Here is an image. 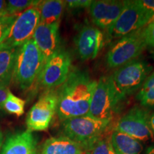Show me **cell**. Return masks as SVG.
Here are the masks:
<instances>
[{"label":"cell","instance_id":"obj_4","mask_svg":"<svg viewBox=\"0 0 154 154\" xmlns=\"http://www.w3.org/2000/svg\"><path fill=\"white\" fill-rule=\"evenodd\" d=\"M146 49L142 28L116 41L106 54V65L110 69H118L138 59Z\"/></svg>","mask_w":154,"mask_h":154},{"label":"cell","instance_id":"obj_19","mask_svg":"<svg viewBox=\"0 0 154 154\" xmlns=\"http://www.w3.org/2000/svg\"><path fill=\"white\" fill-rule=\"evenodd\" d=\"M65 6V2L61 0L41 1L37 7L39 11L40 23L52 24L60 22Z\"/></svg>","mask_w":154,"mask_h":154},{"label":"cell","instance_id":"obj_31","mask_svg":"<svg viewBox=\"0 0 154 154\" xmlns=\"http://www.w3.org/2000/svg\"><path fill=\"white\" fill-rule=\"evenodd\" d=\"M146 154H154V146L148 148L146 151Z\"/></svg>","mask_w":154,"mask_h":154},{"label":"cell","instance_id":"obj_25","mask_svg":"<svg viewBox=\"0 0 154 154\" xmlns=\"http://www.w3.org/2000/svg\"><path fill=\"white\" fill-rule=\"evenodd\" d=\"M143 36L146 48L154 49V17L143 28Z\"/></svg>","mask_w":154,"mask_h":154},{"label":"cell","instance_id":"obj_28","mask_svg":"<svg viewBox=\"0 0 154 154\" xmlns=\"http://www.w3.org/2000/svg\"><path fill=\"white\" fill-rule=\"evenodd\" d=\"M10 91L9 87L7 86H0V111L3 109V105L5 103L8 93Z\"/></svg>","mask_w":154,"mask_h":154},{"label":"cell","instance_id":"obj_22","mask_svg":"<svg viewBox=\"0 0 154 154\" xmlns=\"http://www.w3.org/2000/svg\"><path fill=\"white\" fill-rule=\"evenodd\" d=\"M40 2L35 0H9L6 4V14L18 15L26 9L38 7Z\"/></svg>","mask_w":154,"mask_h":154},{"label":"cell","instance_id":"obj_14","mask_svg":"<svg viewBox=\"0 0 154 154\" xmlns=\"http://www.w3.org/2000/svg\"><path fill=\"white\" fill-rule=\"evenodd\" d=\"M59 24L39 23L32 36L36 47L43 55L44 60H47L60 48L59 45Z\"/></svg>","mask_w":154,"mask_h":154},{"label":"cell","instance_id":"obj_30","mask_svg":"<svg viewBox=\"0 0 154 154\" xmlns=\"http://www.w3.org/2000/svg\"><path fill=\"white\" fill-rule=\"evenodd\" d=\"M150 125H151V130L154 134V113H151L150 116Z\"/></svg>","mask_w":154,"mask_h":154},{"label":"cell","instance_id":"obj_16","mask_svg":"<svg viewBox=\"0 0 154 154\" xmlns=\"http://www.w3.org/2000/svg\"><path fill=\"white\" fill-rule=\"evenodd\" d=\"M41 154H84V152L79 144L63 135L46 140Z\"/></svg>","mask_w":154,"mask_h":154},{"label":"cell","instance_id":"obj_23","mask_svg":"<svg viewBox=\"0 0 154 154\" xmlns=\"http://www.w3.org/2000/svg\"><path fill=\"white\" fill-rule=\"evenodd\" d=\"M25 103L26 102L24 100L17 97L9 91L4 103L3 109L10 114L21 116L24 113Z\"/></svg>","mask_w":154,"mask_h":154},{"label":"cell","instance_id":"obj_6","mask_svg":"<svg viewBox=\"0 0 154 154\" xmlns=\"http://www.w3.org/2000/svg\"><path fill=\"white\" fill-rule=\"evenodd\" d=\"M110 123L111 121L100 120L86 115L63 121L61 130L63 136L82 146L102 136Z\"/></svg>","mask_w":154,"mask_h":154},{"label":"cell","instance_id":"obj_18","mask_svg":"<svg viewBox=\"0 0 154 154\" xmlns=\"http://www.w3.org/2000/svg\"><path fill=\"white\" fill-rule=\"evenodd\" d=\"M110 140L116 154H141L143 146L139 140L113 130Z\"/></svg>","mask_w":154,"mask_h":154},{"label":"cell","instance_id":"obj_11","mask_svg":"<svg viewBox=\"0 0 154 154\" xmlns=\"http://www.w3.org/2000/svg\"><path fill=\"white\" fill-rule=\"evenodd\" d=\"M39 23L40 14L37 7L26 9L18 14L8 35L2 44L14 48L19 47L32 38Z\"/></svg>","mask_w":154,"mask_h":154},{"label":"cell","instance_id":"obj_1","mask_svg":"<svg viewBox=\"0 0 154 154\" xmlns=\"http://www.w3.org/2000/svg\"><path fill=\"white\" fill-rule=\"evenodd\" d=\"M97 81L87 71L74 68L57 90V115L61 121L88 115Z\"/></svg>","mask_w":154,"mask_h":154},{"label":"cell","instance_id":"obj_7","mask_svg":"<svg viewBox=\"0 0 154 154\" xmlns=\"http://www.w3.org/2000/svg\"><path fill=\"white\" fill-rule=\"evenodd\" d=\"M150 116L149 109L135 106L117 121L114 130L140 142L153 140L154 134L150 125Z\"/></svg>","mask_w":154,"mask_h":154},{"label":"cell","instance_id":"obj_24","mask_svg":"<svg viewBox=\"0 0 154 154\" xmlns=\"http://www.w3.org/2000/svg\"><path fill=\"white\" fill-rule=\"evenodd\" d=\"M17 16L18 15H4L0 17V44L8 35Z\"/></svg>","mask_w":154,"mask_h":154},{"label":"cell","instance_id":"obj_17","mask_svg":"<svg viewBox=\"0 0 154 154\" xmlns=\"http://www.w3.org/2000/svg\"><path fill=\"white\" fill-rule=\"evenodd\" d=\"M17 48L0 44V86H7L12 79Z\"/></svg>","mask_w":154,"mask_h":154},{"label":"cell","instance_id":"obj_10","mask_svg":"<svg viewBox=\"0 0 154 154\" xmlns=\"http://www.w3.org/2000/svg\"><path fill=\"white\" fill-rule=\"evenodd\" d=\"M118 106L110 76L103 75L97 82L87 116L100 120L111 121Z\"/></svg>","mask_w":154,"mask_h":154},{"label":"cell","instance_id":"obj_13","mask_svg":"<svg viewBox=\"0 0 154 154\" xmlns=\"http://www.w3.org/2000/svg\"><path fill=\"white\" fill-rule=\"evenodd\" d=\"M124 7V1H92L88 7L89 16L94 26L108 33L120 16Z\"/></svg>","mask_w":154,"mask_h":154},{"label":"cell","instance_id":"obj_27","mask_svg":"<svg viewBox=\"0 0 154 154\" xmlns=\"http://www.w3.org/2000/svg\"><path fill=\"white\" fill-rule=\"evenodd\" d=\"M65 5L70 9H81L88 8L91 3V0H69L64 1Z\"/></svg>","mask_w":154,"mask_h":154},{"label":"cell","instance_id":"obj_9","mask_svg":"<svg viewBox=\"0 0 154 154\" xmlns=\"http://www.w3.org/2000/svg\"><path fill=\"white\" fill-rule=\"evenodd\" d=\"M150 20L141 8L138 0L124 1V7L120 16L108 32L110 39H119L132 32L143 28Z\"/></svg>","mask_w":154,"mask_h":154},{"label":"cell","instance_id":"obj_26","mask_svg":"<svg viewBox=\"0 0 154 154\" xmlns=\"http://www.w3.org/2000/svg\"><path fill=\"white\" fill-rule=\"evenodd\" d=\"M138 2L151 21L154 17V0H138Z\"/></svg>","mask_w":154,"mask_h":154},{"label":"cell","instance_id":"obj_12","mask_svg":"<svg viewBox=\"0 0 154 154\" xmlns=\"http://www.w3.org/2000/svg\"><path fill=\"white\" fill-rule=\"evenodd\" d=\"M104 44L105 36L103 31L94 25H84L74 38L76 54L83 61L95 59Z\"/></svg>","mask_w":154,"mask_h":154},{"label":"cell","instance_id":"obj_2","mask_svg":"<svg viewBox=\"0 0 154 154\" xmlns=\"http://www.w3.org/2000/svg\"><path fill=\"white\" fill-rule=\"evenodd\" d=\"M153 66L143 59H135L109 74L115 100L118 106L141 88Z\"/></svg>","mask_w":154,"mask_h":154},{"label":"cell","instance_id":"obj_29","mask_svg":"<svg viewBox=\"0 0 154 154\" xmlns=\"http://www.w3.org/2000/svg\"><path fill=\"white\" fill-rule=\"evenodd\" d=\"M6 4H7L6 1L0 0V17L7 15L6 14Z\"/></svg>","mask_w":154,"mask_h":154},{"label":"cell","instance_id":"obj_5","mask_svg":"<svg viewBox=\"0 0 154 154\" xmlns=\"http://www.w3.org/2000/svg\"><path fill=\"white\" fill-rule=\"evenodd\" d=\"M72 63L69 51L60 47L46 61L36 82L45 91L56 89L68 78L72 70Z\"/></svg>","mask_w":154,"mask_h":154},{"label":"cell","instance_id":"obj_21","mask_svg":"<svg viewBox=\"0 0 154 154\" xmlns=\"http://www.w3.org/2000/svg\"><path fill=\"white\" fill-rule=\"evenodd\" d=\"M136 99L146 109H154V71L147 77L138 91Z\"/></svg>","mask_w":154,"mask_h":154},{"label":"cell","instance_id":"obj_8","mask_svg":"<svg viewBox=\"0 0 154 154\" xmlns=\"http://www.w3.org/2000/svg\"><path fill=\"white\" fill-rule=\"evenodd\" d=\"M57 90L44 91L26 115L27 130L32 132L47 130L57 113Z\"/></svg>","mask_w":154,"mask_h":154},{"label":"cell","instance_id":"obj_33","mask_svg":"<svg viewBox=\"0 0 154 154\" xmlns=\"http://www.w3.org/2000/svg\"><path fill=\"white\" fill-rule=\"evenodd\" d=\"M151 54H152V58H153V59L154 60V49L151 51Z\"/></svg>","mask_w":154,"mask_h":154},{"label":"cell","instance_id":"obj_20","mask_svg":"<svg viewBox=\"0 0 154 154\" xmlns=\"http://www.w3.org/2000/svg\"><path fill=\"white\" fill-rule=\"evenodd\" d=\"M84 154H116L110 138L103 135L82 146Z\"/></svg>","mask_w":154,"mask_h":154},{"label":"cell","instance_id":"obj_15","mask_svg":"<svg viewBox=\"0 0 154 154\" xmlns=\"http://www.w3.org/2000/svg\"><path fill=\"white\" fill-rule=\"evenodd\" d=\"M0 154H37L36 138L28 130L11 134L2 144Z\"/></svg>","mask_w":154,"mask_h":154},{"label":"cell","instance_id":"obj_3","mask_svg":"<svg viewBox=\"0 0 154 154\" xmlns=\"http://www.w3.org/2000/svg\"><path fill=\"white\" fill-rule=\"evenodd\" d=\"M44 63L43 55L31 38L17 48L11 81L19 89H29L37 81Z\"/></svg>","mask_w":154,"mask_h":154},{"label":"cell","instance_id":"obj_32","mask_svg":"<svg viewBox=\"0 0 154 154\" xmlns=\"http://www.w3.org/2000/svg\"><path fill=\"white\" fill-rule=\"evenodd\" d=\"M2 144H3V135H2V133L1 131V130H0V151H1Z\"/></svg>","mask_w":154,"mask_h":154}]
</instances>
